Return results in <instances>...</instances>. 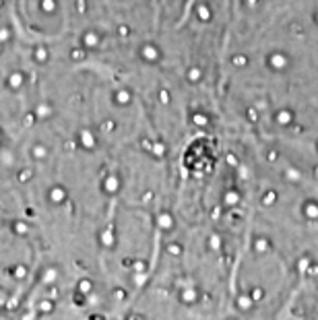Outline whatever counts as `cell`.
Returning <instances> with one entry per match:
<instances>
[{
  "mask_svg": "<svg viewBox=\"0 0 318 320\" xmlns=\"http://www.w3.org/2000/svg\"><path fill=\"white\" fill-rule=\"evenodd\" d=\"M29 316H21L19 312H15L13 308H8L2 300H0V320H27Z\"/></svg>",
  "mask_w": 318,
  "mask_h": 320,
  "instance_id": "6da1fadb",
  "label": "cell"
}]
</instances>
